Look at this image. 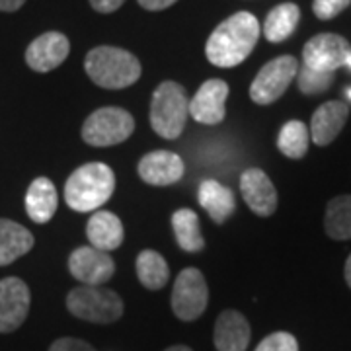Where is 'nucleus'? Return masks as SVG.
Wrapping results in <instances>:
<instances>
[{"instance_id":"3","label":"nucleus","mask_w":351,"mask_h":351,"mask_svg":"<svg viewBox=\"0 0 351 351\" xmlns=\"http://www.w3.org/2000/svg\"><path fill=\"white\" fill-rule=\"evenodd\" d=\"M84 71L94 84L108 90H121L141 78L137 57L121 47L110 45H100L90 51L84 59Z\"/></svg>"},{"instance_id":"16","label":"nucleus","mask_w":351,"mask_h":351,"mask_svg":"<svg viewBox=\"0 0 351 351\" xmlns=\"http://www.w3.org/2000/svg\"><path fill=\"white\" fill-rule=\"evenodd\" d=\"M252 330L246 316L239 311H223L215 322V348L217 351H246Z\"/></svg>"},{"instance_id":"9","label":"nucleus","mask_w":351,"mask_h":351,"mask_svg":"<svg viewBox=\"0 0 351 351\" xmlns=\"http://www.w3.org/2000/svg\"><path fill=\"white\" fill-rule=\"evenodd\" d=\"M351 57V45L338 34H318L302 49L304 66L320 73H336Z\"/></svg>"},{"instance_id":"8","label":"nucleus","mask_w":351,"mask_h":351,"mask_svg":"<svg viewBox=\"0 0 351 351\" xmlns=\"http://www.w3.org/2000/svg\"><path fill=\"white\" fill-rule=\"evenodd\" d=\"M207 302L209 287L205 276L195 267H186L184 271H180L172 289V311L176 316L184 322L197 320L205 313Z\"/></svg>"},{"instance_id":"5","label":"nucleus","mask_w":351,"mask_h":351,"mask_svg":"<svg viewBox=\"0 0 351 351\" xmlns=\"http://www.w3.org/2000/svg\"><path fill=\"white\" fill-rule=\"evenodd\" d=\"M69 313L94 324H112L123 316V301L112 291L98 285H82L66 295Z\"/></svg>"},{"instance_id":"31","label":"nucleus","mask_w":351,"mask_h":351,"mask_svg":"<svg viewBox=\"0 0 351 351\" xmlns=\"http://www.w3.org/2000/svg\"><path fill=\"white\" fill-rule=\"evenodd\" d=\"M125 0H90V4H92V8L96 10V12L100 14H112L115 12L121 4H123Z\"/></svg>"},{"instance_id":"24","label":"nucleus","mask_w":351,"mask_h":351,"mask_svg":"<svg viewBox=\"0 0 351 351\" xmlns=\"http://www.w3.org/2000/svg\"><path fill=\"white\" fill-rule=\"evenodd\" d=\"M172 228H174L176 242L186 252H201L205 248V239L201 234L199 217L191 209H178L172 215Z\"/></svg>"},{"instance_id":"10","label":"nucleus","mask_w":351,"mask_h":351,"mask_svg":"<svg viewBox=\"0 0 351 351\" xmlns=\"http://www.w3.org/2000/svg\"><path fill=\"white\" fill-rule=\"evenodd\" d=\"M32 293L24 279H0V334H12L22 326L29 314Z\"/></svg>"},{"instance_id":"14","label":"nucleus","mask_w":351,"mask_h":351,"mask_svg":"<svg viewBox=\"0 0 351 351\" xmlns=\"http://www.w3.org/2000/svg\"><path fill=\"white\" fill-rule=\"evenodd\" d=\"M240 191L252 213L271 217L277 211V189L269 176L260 168H248L240 176Z\"/></svg>"},{"instance_id":"4","label":"nucleus","mask_w":351,"mask_h":351,"mask_svg":"<svg viewBox=\"0 0 351 351\" xmlns=\"http://www.w3.org/2000/svg\"><path fill=\"white\" fill-rule=\"evenodd\" d=\"M151 125L156 135L162 138H178L189 115V100L186 88L178 82L166 80L158 84L151 100Z\"/></svg>"},{"instance_id":"33","label":"nucleus","mask_w":351,"mask_h":351,"mask_svg":"<svg viewBox=\"0 0 351 351\" xmlns=\"http://www.w3.org/2000/svg\"><path fill=\"white\" fill-rule=\"evenodd\" d=\"M25 4V0H0V12H16Z\"/></svg>"},{"instance_id":"22","label":"nucleus","mask_w":351,"mask_h":351,"mask_svg":"<svg viewBox=\"0 0 351 351\" xmlns=\"http://www.w3.org/2000/svg\"><path fill=\"white\" fill-rule=\"evenodd\" d=\"M299 20H301V10L297 4L293 2L279 4L267 14L263 24V36L271 43H281L293 36V32L299 25Z\"/></svg>"},{"instance_id":"23","label":"nucleus","mask_w":351,"mask_h":351,"mask_svg":"<svg viewBox=\"0 0 351 351\" xmlns=\"http://www.w3.org/2000/svg\"><path fill=\"white\" fill-rule=\"evenodd\" d=\"M135 269H137L138 281L149 291L162 289L170 279V267L162 258V254H158L156 250L141 252L135 262Z\"/></svg>"},{"instance_id":"34","label":"nucleus","mask_w":351,"mask_h":351,"mask_svg":"<svg viewBox=\"0 0 351 351\" xmlns=\"http://www.w3.org/2000/svg\"><path fill=\"white\" fill-rule=\"evenodd\" d=\"M346 281H348V285L351 289V254L350 258H348V262H346Z\"/></svg>"},{"instance_id":"25","label":"nucleus","mask_w":351,"mask_h":351,"mask_svg":"<svg viewBox=\"0 0 351 351\" xmlns=\"http://www.w3.org/2000/svg\"><path fill=\"white\" fill-rule=\"evenodd\" d=\"M324 228L330 239H351V195H338L330 199L324 215Z\"/></svg>"},{"instance_id":"36","label":"nucleus","mask_w":351,"mask_h":351,"mask_svg":"<svg viewBox=\"0 0 351 351\" xmlns=\"http://www.w3.org/2000/svg\"><path fill=\"white\" fill-rule=\"evenodd\" d=\"M346 64H348V66H350V69H351V57H350V59H348V63H346Z\"/></svg>"},{"instance_id":"12","label":"nucleus","mask_w":351,"mask_h":351,"mask_svg":"<svg viewBox=\"0 0 351 351\" xmlns=\"http://www.w3.org/2000/svg\"><path fill=\"white\" fill-rule=\"evenodd\" d=\"M230 88L225 80L211 78L203 82L189 101V115L203 125H217L225 119L226 98Z\"/></svg>"},{"instance_id":"15","label":"nucleus","mask_w":351,"mask_h":351,"mask_svg":"<svg viewBox=\"0 0 351 351\" xmlns=\"http://www.w3.org/2000/svg\"><path fill=\"white\" fill-rule=\"evenodd\" d=\"M137 172L149 186H172L184 178L186 166L180 154L170 151H154L138 160Z\"/></svg>"},{"instance_id":"28","label":"nucleus","mask_w":351,"mask_h":351,"mask_svg":"<svg viewBox=\"0 0 351 351\" xmlns=\"http://www.w3.org/2000/svg\"><path fill=\"white\" fill-rule=\"evenodd\" d=\"M256 351H299L297 338L289 332H276L260 341Z\"/></svg>"},{"instance_id":"6","label":"nucleus","mask_w":351,"mask_h":351,"mask_svg":"<svg viewBox=\"0 0 351 351\" xmlns=\"http://www.w3.org/2000/svg\"><path fill=\"white\" fill-rule=\"evenodd\" d=\"M135 131L133 115L123 108H100L82 125V141L90 147H113L125 143Z\"/></svg>"},{"instance_id":"11","label":"nucleus","mask_w":351,"mask_h":351,"mask_svg":"<svg viewBox=\"0 0 351 351\" xmlns=\"http://www.w3.org/2000/svg\"><path fill=\"white\" fill-rule=\"evenodd\" d=\"M69 271L82 285H104L115 274V262L108 252H101L94 246L76 248L69 256Z\"/></svg>"},{"instance_id":"1","label":"nucleus","mask_w":351,"mask_h":351,"mask_svg":"<svg viewBox=\"0 0 351 351\" xmlns=\"http://www.w3.org/2000/svg\"><path fill=\"white\" fill-rule=\"evenodd\" d=\"M260 38L258 18L250 12H237L217 25L207 39L205 55L219 69H230L248 59Z\"/></svg>"},{"instance_id":"35","label":"nucleus","mask_w":351,"mask_h":351,"mask_svg":"<svg viewBox=\"0 0 351 351\" xmlns=\"http://www.w3.org/2000/svg\"><path fill=\"white\" fill-rule=\"evenodd\" d=\"M164 351H193L191 348H188V346H172V348H168V350Z\"/></svg>"},{"instance_id":"27","label":"nucleus","mask_w":351,"mask_h":351,"mask_svg":"<svg viewBox=\"0 0 351 351\" xmlns=\"http://www.w3.org/2000/svg\"><path fill=\"white\" fill-rule=\"evenodd\" d=\"M297 82H299V90L306 96H314V94H322L334 82V73H320L302 64L297 73Z\"/></svg>"},{"instance_id":"37","label":"nucleus","mask_w":351,"mask_h":351,"mask_svg":"<svg viewBox=\"0 0 351 351\" xmlns=\"http://www.w3.org/2000/svg\"><path fill=\"white\" fill-rule=\"evenodd\" d=\"M348 96H350V98H351V88H350V90H348Z\"/></svg>"},{"instance_id":"17","label":"nucleus","mask_w":351,"mask_h":351,"mask_svg":"<svg viewBox=\"0 0 351 351\" xmlns=\"http://www.w3.org/2000/svg\"><path fill=\"white\" fill-rule=\"evenodd\" d=\"M350 117V108L343 101H326L322 104L311 119V138L318 147H328L341 133Z\"/></svg>"},{"instance_id":"21","label":"nucleus","mask_w":351,"mask_h":351,"mask_svg":"<svg viewBox=\"0 0 351 351\" xmlns=\"http://www.w3.org/2000/svg\"><path fill=\"white\" fill-rule=\"evenodd\" d=\"M199 203L217 225L226 223L237 209V199H234L232 189H228L215 180H205L199 186Z\"/></svg>"},{"instance_id":"29","label":"nucleus","mask_w":351,"mask_h":351,"mask_svg":"<svg viewBox=\"0 0 351 351\" xmlns=\"http://www.w3.org/2000/svg\"><path fill=\"white\" fill-rule=\"evenodd\" d=\"M351 4V0H314L313 10L318 20H332Z\"/></svg>"},{"instance_id":"20","label":"nucleus","mask_w":351,"mask_h":351,"mask_svg":"<svg viewBox=\"0 0 351 351\" xmlns=\"http://www.w3.org/2000/svg\"><path fill=\"white\" fill-rule=\"evenodd\" d=\"M34 234L16 221L0 219V267L10 265L34 248Z\"/></svg>"},{"instance_id":"30","label":"nucleus","mask_w":351,"mask_h":351,"mask_svg":"<svg viewBox=\"0 0 351 351\" xmlns=\"http://www.w3.org/2000/svg\"><path fill=\"white\" fill-rule=\"evenodd\" d=\"M49 351H96L88 341L78 338H59L49 346Z\"/></svg>"},{"instance_id":"7","label":"nucleus","mask_w":351,"mask_h":351,"mask_svg":"<svg viewBox=\"0 0 351 351\" xmlns=\"http://www.w3.org/2000/svg\"><path fill=\"white\" fill-rule=\"evenodd\" d=\"M297 73H299V63L291 55H281L274 61L265 63L262 71L252 80V101L258 106H269L277 101L285 94V90L293 82Z\"/></svg>"},{"instance_id":"19","label":"nucleus","mask_w":351,"mask_h":351,"mask_svg":"<svg viewBox=\"0 0 351 351\" xmlns=\"http://www.w3.org/2000/svg\"><path fill=\"white\" fill-rule=\"evenodd\" d=\"M86 237L90 240V246L98 250H117L123 244V225L119 217H115L110 211H98L88 221Z\"/></svg>"},{"instance_id":"26","label":"nucleus","mask_w":351,"mask_h":351,"mask_svg":"<svg viewBox=\"0 0 351 351\" xmlns=\"http://www.w3.org/2000/svg\"><path fill=\"white\" fill-rule=\"evenodd\" d=\"M308 143H311L308 127L299 119L287 121L277 135V149L281 151V154H285L287 158H293V160H299L306 154Z\"/></svg>"},{"instance_id":"13","label":"nucleus","mask_w":351,"mask_h":351,"mask_svg":"<svg viewBox=\"0 0 351 351\" xmlns=\"http://www.w3.org/2000/svg\"><path fill=\"white\" fill-rule=\"evenodd\" d=\"M71 53V41L61 32H47L36 38L25 49V63L36 73H49L61 66Z\"/></svg>"},{"instance_id":"2","label":"nucleus","mask_w":351,"mask_h":351,"mask_svg":"<svg viewBox=\"0 0 351 351\" xmlns=\"http://www.w3.org/2000/svg\"><path fill=\"white\" fill-rule=\"evenodd\" d=\"M115 189V174L108 164L90 162L76 168L64 184V201L66 205L78 211L88 213L100 209L112 197Z\"/></svg>"},{"instance_id":"32","label":"nucleus","mask_w":351,"mask_h":351,"mask_svg":"<svg viewBox=\"0 0 351 351\" xmlns=\"http://www.w3.org/2000/svg\"><path fill=\"white\" fill-rule=\"evenodd\" d=\"M176 2H178V0H138V4H141L145 10H152V12L164 10V8L172 6Z\"/></svg>"},{"instance_id":"18","label":"nucleus","mask_w":351,"mask_h":351,"mask_svg":"<svg viewBox=\"0 0 351 351\" xmlns=\"http://www.w3.org/2000/svg\"><path fill=\"white\" fill-rule=\"evenodd\" d=\"M25 213L27 217L38 223V225H45L57 213L59 207V197H57V189L55 184L49 178L39 176L36 178L29 188L25 191Z\"/></svg>"}]
</instances>
